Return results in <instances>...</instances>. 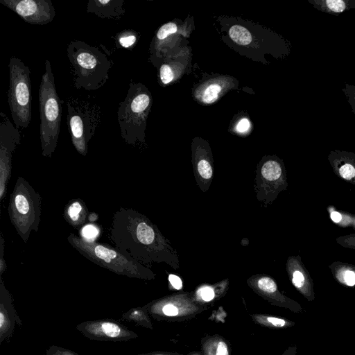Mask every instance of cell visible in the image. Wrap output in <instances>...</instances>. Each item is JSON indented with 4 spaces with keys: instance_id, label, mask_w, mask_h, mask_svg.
Masks as SVG:
<instances>
[{
    "instance_id": "obj_1",
    "label": "cell",
    "mask_w": 355,
    "mask_h": 355,
    "mask_svg": "<svg viewBox=\"0 0 355 355\" xmlns=\"http://www.w3.org/2000/svg\"><path fill=\"white\" fill-rule=\"evenodd\" d=\"M109 232L114 248L138 263L148 260L155 250L154 228L130 208L121 207L114 214Z\"/></svg>"
},
{
    "instance_id": "obj_2",
    "label": "cell",
    "mask_w": 355,
    "mask_h": 355,
    "mask_svg": "<svg viewBox=\"0 0 355 355\" xmlns=\"http://www.w3.org/2000/svg\"><path fill=\"white\" fill-rule=\"evenodd\" d=\"M67 55L76 89L93 91L106 83L113 62L100 47L72 40L67 47Z\"/></svg>"
},
{
    "instance_id": "obj_3",
    "label": "cell",
    "mask_w": 355,
    "mask_h": 355,
    "mask_svg": "<svg viewBox=\"0 0 355 355\" xmlns=\"http://www.w3.org/2000/svg\"><path fill=\"white\" fill-rule=\"evenodd\" d=\"M39 87L40 138L42 155L51 157L59 138L62 118L60 99L49 60H46Z\"/></svg>"
},
{
    "instance_id": "obj_4",
    "label": "cell",
    "mask_w": 355,
    "mask_h": 355,
    "mask_svg": "<svg viewBox=\"0 0 355 355\" xmlns=\"http://www.w3.org/2000/svg\"><path fill=\"white\" fill-rule=\"evenodd\" d=\"M67 239L85 258L117 275L144 279H150L153 277V274L141 263L115 248L85 239L74 233H70Z\"/></svg>"
},
{
    "instance_id": "obj_5",
    "label": "cell",
    "mask_w": 355,
    "mask_h": 355,
    "mask_svg": "<svg viewBox=\"0 0 355 355\" xmlns=\"http://www.w3.org/2000/svg\"><path fill=\"white\" fill-rule=\"evenodd\" d=\"M67 124L76 151L83 156L88 153L89 142L102 121L100 104L89 95L69 96L67 99Z\"/></svg>"
},
{
    "instance_id": "obj_6",
    "label": "cell",
    "mask_w": 355,
    "mask_h": 355,
    "mask_svg": "<svg viewBox=\"0 0 355 355\" xmlns=\"http://www.w3.org/2000/svg\"><path fill=\"white\" fill-rule=\"evenodd\" d=\"M141 83L131 82L125 99L120 103L117 120L123 140L129 145L142 141L151 96Z\"/></svg>"
},
{
    "instance_id": "obj_7",
    "label": "cell",
    "mask_w": 355,
    "mask_h": 355,
    "mask_svg": "<svg viewBox=\"0 0 355 355\" xmlns=\"http://www.w3.org/2000/svg\"><path fill=\"white\" fill-rule=\"evenodd\" d=\"M42 198L23 177H19L10 196L8 212L20 238L27 242L31 233L37 232L41 218Z\"/></svg>"
},
{
    "instance_id": "obj_8",
    "label": "cell",
    "mask_w": 355,
    "mask_h": 355,
    "mask_svg": "<svg viewBox=\"0 0 355 355\" xmlns=\"http://www.w3.org/2000/svg\"><path fill=\"white\" fill-rule=\"evenodd\" d=\"M8 101L17 129L28 128L31 121L32 91L30 70L21 60L11 57L9 62Z\"/></svg>"
},
{
    "instance_id": "obj_9",
    "label": "cell",
    "mask_w": 355,
    "mask_h": 355,
    "mask_svg": "<svg viewBox=\"0 0 355 355\" xmlns=\"http://www.w3.org/2000/svg\"><path fill=\"white\" fill-rule=\"evenodd\" d=\"M155 320L166 322H185L207 311L209 307L188 294L166 296L144 305Z\"/></svg>"
},
{
    "instance_id": "obj_10",
    "label": "cell",
    "mask_w": 355,
    "mask_h": 355,
    "mask_svg": "<svg viewBox=\"0 0 355 355\" xmlns=\"http://www.w3.org/2000/svg\"><path fill=\"white\" fill-rule=\"evenodd\" d=\"M0 200H2L11 175L12 154L20 144L21 136L19 129L3 112H0Z\"/></svg>"
},
{
    "instance_id": "obj_11",
    "label": "cell",
    "mask_w": 355,
    "mask_h": 355,
    "mask_svg": "<svg viewBox=\"0 0 355 355\" xmlns=\"http://www.w3.org/2000/svg\"><path fill=\"white\" fill-rule=\"evenodd\" d=\"M76 329L87 338L99 341H128L138 338L135 332L114 319L85 321Z\"/></svg>"
},
{
    "instance_id": "obj_12",
    "label": "cell",
    "mask_w": 355,
    "mask_h": 355,
    "mask_svg": "<svg viewBox=\"0 0 355 355\" xmlns=\"http://www.w3.org/2000/svg\"><path fill=\"white\" fill-rule=\"evenodd\" d=\"M0 3L31 24L44 25L55 17L51 0H0Z\"/></svg>"
},
{
    "instance_id": "obj_13",
    "label": "cell",
    "mask_w": 355,
    "mask_h": 355,
    "mask_svg": "<svg viewBox=\"0 0 355 355\" xmlns=\"http://www.w3.org/2000/svg\"><path fill=\"white\" fill-rule=\"evenodd\" d=\"M11 293L6 287L2 277L0 278V343L9 340L14 332L15 324L22 325L14 305Z\"/></svg>"
},
{
    "instance_id": "obj_14",
    "label": "cell",
    "mask_w": 355,
    "mask_h": 355,
    "mask_svg": "<svg viewBox=\"0 0 355 355\" xmlns=\"http://www.w3.org/2000/svg\"><path fill=\"white\" fill-rule=\"evenodd\" d=\"M253 286L254 291L273 306L287 309L296 313L305 311L296 301L282 295L277 288L275 281L268 277L257 279Z\"/></svg>"
},
{
    "instance_id": "obj_15",
    "label": "cell",
    "mask_w": 355,
    "mask_h": 355,
    "mask_svg": "<svg viewBox=\"0 0 355 355\" xmlns=\"http://www.w3.org/2000/svg\"><path fill=\"white\" fill-rule=\"evenodd\" d=\"M87 12L103 19L118 20L125 13L123 0H89Z\"/></svg>"
},
{
    "instance_id": "obj_16",
    "label": "cell",
    "mask_w": 355,
    "mask_h": 355,
    "mask_svg": "<svg viewBox=\"0 0 355 355\" xmlns=\"http://www.w3.org/2000/svg\"><path fill=\"white\" fill-rule=\"evenodd\" d=\"M89 214L85 202L80 199L69 200L63 211L65 220L77 230L85 225L88 220Z\"/></svg>"
},
{
    "instance_id": "obj_17",
    "label": "cell",
    "mask_w": 355,
    "mask_h": 355,
    "mask_svg": "<svg viewBox=\"0 0 355 355\" xmlns=\"http://www.w3.org/2000/svg\"><path fill=\"white\" fill-rule=\"evenodd\" d=\"M202 355H230L231 343L219 334H206L200 340Z\"/></svg>"
},
{
    "instance_id": "obj_18",
    "label": "cell",
    "mask_w": 355,
    "mask_h": 355,
    "mask_svg": "<svg viewBox=\"0 0 355 355\" xmlns=\"http://www.w3.org/2000/svg\"><path fill=\"white\" fill-rule=\"evenodd\" d=\"M250 315L255 324L269 329H287L295 325V322L293 320L270 314L253 313Z\"/></svg>"
},
{
    "instance_id": "obj_19",
    "label": "cell",
    "mask_w": 355,
    "mask_h": 355,
    "mask_svg": "<svg viewBox=\"0 0 355 355\" xmlns=\"http://www.w3.org/2000/svg\"><path fill=\"white\" fill-rule=\"evenodd\" d=\"M150 316L148 311L144 306H143L129 309L123 313L120 320L133 322L137 326L153 329V323Z\"/></svg>"
},
{
    "instance_id": "obj_20",
    "label": "cell",
    "mask_w": 355,
    "mask_h": 355,
    "mask_svg": "<svg viewBox=\"0 0 355 355\" xmlns=\"http://www.w3.org/2000/svg\"><path fill=\"white\" fill-rule=\"evenodd\" d=\"M231 39L240 45L249 44L252 41V36L248 29L240 25L232 26L229 30Z\"/></svg>"
},
{
    "instance_id": "obj_21",
    "label": "cell",
    "mask_w": 355,
    "mask_h": 355,
    "mask_svg": "<svg viewBox=\"0 0 355 355\" xmlns=\"http://www.w3.org/2000/svg\"><path fill=\"white\" fill-rule=\"evenodd\" d=\"M116 44L124 49H130L137 41V33L130 29L119 33L115 37Z\"/></svg>"
},
{
    "instance_id": "obj_22",
    "label": "cell",
    "mask_w": 355,
    "mask_h": 355,
    "mask_svg": "<svg viewBox=\"0 0 355 355\" xmlns=\"http://www.w3.org/2000/svg\"><path fill=\"white\" fill-rule=\"evenodd\" d=\"M261 174L268 180H275L282 174V169L279 164L273 160L266 162L262 166Z\"/></svg>"
},
{
    "instance_id": "obj_23",
    "label": "cell",
    "mask_w": 355,
    "mask_h": 355,
    "mask_svg": "<svg viewBox=\"0 0 355 355\" xmlns=\"http://www.w3.org/2000/svg\"><path fill=\"white\" fill-rule=\"evenodd\" d=\"M195 298L199 303L207 306L216 298V290L211 286H202L196 291Z\"/></svg>"
},
{
    "instance_id": "obj_24",
    "label": "cell",
    "mask_w": 355,
    "mask_h": 355,
    "mask_svg": "<svg viewBox=\"0 0 355 355\" xmlns=\"http://www.w3.org/2000/svg\"><path fill=\"white\" fill-rule=\"evenodd\" d=\"M221 89V86L218 83H214L209 84L205 88L202 93V101L207 104L214 103L218 98Z\"/></svg>"
},
{
    "instance_id": "obj_25",
    "label": "cell",
    "mask_w": 355,
    "mask_h": 355,
    "mask_svg": "<svg viewBox=\"0 0 355 355\" xmlns=\"http://www.w3.org/2000/svg\"><path fill=\"white\" fill-rule=\"evenodd\" d=\"M177 31V26L175 23L168 22L162 26L156 33L157 41H162L168 35Z\"/></svg>"
},
{
    "instance_id": "obj_26",
    "label": "cell",
    "mask_w": 355,
    "mask_h": 355,
    "mask_svg": "<svg viewBox=\"0 0 355 355\" xmlns=\"http://www.w3.org/2000/svg\"><path fill=\"white\" fill-rule=\"evenodd\" d=\"M198 171L204 179L209 180L212 176V168L207 160L202 159L198 162Z\"/></svg>"
},
{
    "instance_id": "obj_27",
    "label": "cell",
    "mask_w": 355,
    "mask_h": 355,
    "mask_svg": "<svg viewBox=\"0 0 355 355\" xmlns=\"http://www.w3.org/2000/svg\"><path fill=\"white\" fill-rule=\"evenodd\" d=\"M159 78L164 85L170 83L174 78L173 73L170 66L162 64L159 69Z\"/></svg>"
},
{
    "instance_id": "obj_28",
    "label": "cell",
    "mask_w": 355,
    "mask_h": 355,
    "mask_svg": "<svg viewBox=\"0 0 355 355\" xmlns=\"http://www.w3.org/2000/svg\"><path fill=\"white\" fill-rule=\"evenodd\" d=\"M43 355H79L73 351L55 345H51Z\"/></svg>"
},
{
    "instance_id": "obj_29",
    "label": "cell",
    "mask_w": 355,
    "mask_h": 355,
    "mask_svg": "<svg viewBox=\"0 0 355 355\" xmlns=\"http://www.w3.org/2000/svg\"><path fill=\"white\" fill-rule=\"evenodd\" d=\"M340 175L345 180H351L355 176V168L351 164H346L339 168Z\"/></svg>"
},
{
    "instance_id": "obj_30",
    "label": "cell",
    "mask_w": 355,
    "mask_h": 355,
    "mask_svg": "<svg viewBox=\"0 0 355 355\" xmlns=\"http://www.w3.org/2000/svg\"><path fill=\"white\" fill-rule=\"evenodd\" d=\"M327 7L335 12H341L345 9V3L342 0H327Z\"/></svg>"
},
{
    "instance_id": "obj_31",
    "label": "cell",
    "mask_w": 355,
    "mask_h": 355,
    "mask_svg": "<svg viewBox=\"0 0 355 355\" xmlns=\"http://www.w3.org/2000/svg\"><path fill=\"white\" fill-rule=\"evenodd\" d=\"M4 247H5V240H4V238L1 233V237H0V275H1V277H2L3 272L6 270V268H7L6 261L3 258Z\"/></svg>"
},
{
    "instance_id": "obj_32",
    "label": "cell",
    "mask_w": 355,
    "mask_h": 355,
    "mask_svg": "<svg viewBox=\"0 0 355 355\" xmlns=\"http://www.w3.org/2000/svg\"><path fill=\"white\" fill-rule=\"evenodd\" d=\"M340 281L349 286L355 285V272L352 270H345L340 279Z\"/></svg>"
},
{
    "instance_id": "obj_33",
    "label": "cell",
    "mask_w": 355,
    "mask_h": 355,
    "mask_svg": "<svg viewBox=\"0 0 355 355\" xmlns=\"http://www.w3.org/2000/svg\"><path fill=\"white\" fill-rule=\"evenodd\" d=\"M98 233V230L94 225V224H89V225H86L83 231V236H85V237L83 238L87 240H89V239L96 236Z\"/></svg>"
},
{
    "instance_id": "obj_34",
    "label": "cell",
    "mask_w": 355,
    "mask_h": 355,
    "mask_svg": "<svg viewBox=\"0 0 355 355\" xmlns=\"http://www.w3.org/2000/svg\"><path fill=\"white\" fill-rule=\"evenodd\" d=\"M250 128V122L247 118L240 119L236 125V130L238 132L243 133L247 132Z\"/></svg>"
},
{
    "instance_id": "obj_35",
    "label": "cell",
    "mask_w": 355,
    "mask_h": 355,
    "mask_svg": "<svg viewBox=\"0 0 355 355\" xmlns=\"http://www.w3.org/2000/svg\"><path fill=\"white\" fill-rule=\"evenodd\" d=\"M168 280L174 288H175L177 290H180L182 288V280L177 275H172V274L168 276Z\"/></svg>"
},
{
    "instance_id": "obj_36",
    "label": "cell",
    "mask_w": 355,
    "mask_h": 355,
    "mask_svg": "<svg viewBox=\"0 0 355 355\" xmlns=\"http://www.w3.org/2000/svg\"><path fill=\"white\" fill-rule=\"evenodd\" d=\"M135 355H185V354H180L178 352L157 351V352H153L140 354H135Z\"/></svg>"
},
{
    "instance_id": "obj_37",
    "label": "cell",
    "mask_w": 355,
    "mask_h": 355,
    "mask_svg": "<svg viewBox=\"0 0 355 355\" xmlns=\"http://www.w3.org/2000/svg\"><path fill=\"white\" fill-rule=\"evenodd\" d=\"M297 345H293L289 346L281 355H296Z\"/></svg>"
},
{
    "instance_id": "obj_38",
    "label": "cell",
    "mask_w": 355,
    "mask_h": 355,
    "mask_svg": "<svg viewBox=\"0 0 355 355\" xmlns=\"http://www.w3.org/2000/svg\"><path fill=\"white\" fill-rule=\"evenodd\" d=\"M331 218L335 223H338L341 220L342 216L340 213L337 211H333L331 213Z\"/></svg>"
},
{
    "instance_id": "obj_39",
    "label": "cell",
    "mask_w": 355,
    "mask_h": 355,
    "mask_svg": "<svg viewBox=\"0 0 355 355\" xmlns=\"http://www.w3.org/2000/svg\"><path fill=\"white\" fill-rule=\"evenodd\" d=\"M98 219V214L94 212H91L88 216V220L91 223L96 221Z\"/></svg>"
},
{
    "instance_id": "obj_40",
    "label": "cell",
    "mask_w": 355,
    "mask_h": 355,
    "mask_svg": "<svg viewBox=\"0 0 355 355\" xmlns=\"http://www.w3.org/2000/svg\"><path fill=\"white\" fill-rule=\"evenodd\" d=\"M187 355H202V354H201L199 352H192L189 353Z\"/></svg>"
}]
</instances>
